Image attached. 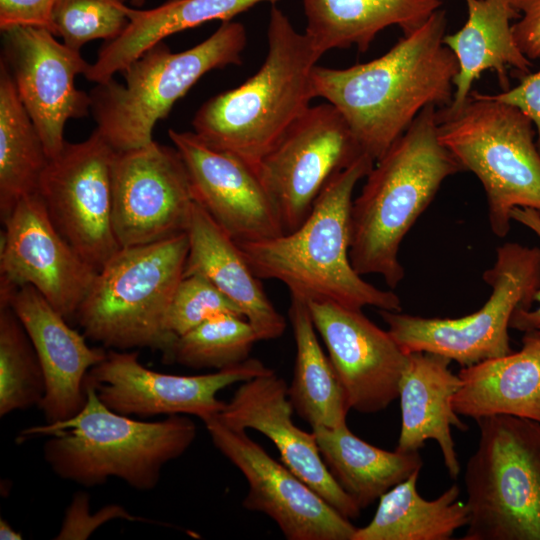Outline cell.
<instances>
[{"mask_svg":"<svg viewBox=\"0 0 540 540\" xmlns=\"http://www.w3.org/2000/svg\"><path fill=\"white\" fill-rule=\"evenodd\" d=\"M447 22L438 9L376 59L343 69L314 67L315 97L337 108L375 162L426 106L452 102L459 66L443 42Z\"/></svg>","mask_w":540,"mask_h":540,"instance_id":"obj_1","label":"cell"},{"mask_svg":"<svg viewBox=\"0 0 540 540\" xmlns=\"http://www.w3.org/2000/svg\"><path fill=\"white\" fill-rule=\"evenodd\" d=\"M375 161L363 154L333 175L318 195L306 220L294 231L238 243L258 278L274 279L290 295L362 310L401 311L398 295L368 283L353 268L350 257V214L357 183Z\"/></svg>","mask_w":540,"mask_h":540,"instance_id":"obj_2","label":"cell"},{"mask_svg":"<svg viewBox=\"0 0 540 540\" xmlns=\"http://www.w3.org/2000/svg\"><path fill=\"white\" fill-rule=\"evenodd\" d=\"M464 171L440 142L437 109L426 106L365 177L350 214L349 257L361 276L377 274L395 288L404 278L405 235L446 178Z\"/></svg>","mask_w":540,"mask_h":540,"instance_id":"obj_3","label":"cell"},{"mask_svg":"<svg viewBox=\"0 0 540 540\" xmlns=\"http://www.w3.org/2000/svg\"><path fill=\"white\" fill-rule=\"evenodd\" d=\"M84 407L73 417L32 426L17 442L47 437L43 457L61 479L84 487L118 478L138 491L156 488L163 467L181 457L197 436L187 415L142 421L109 409L85 387Z\"/></svg>","mask_w":540,"mask_h":540,"instance_id":"obj_4","label":"cell"},{"mask_svg":"<svg viewBox=\"0 0 540 540\" xmlns=\"http://www.w3.org/2000/svg\"><path fill=\"white\" fill-rule=\"evenodd\" d=\"M267 44L259 70L238 87L207 100L192 121L207 145L236 155L254 169L309 109L315 98L312 71L322 56L275 6Z\"/></svg>","mask_w":540,"mask_h":540,"instance_id":"obj_5","label":"cell"},{"mask_svg":"<svg viewBox=\"0 0 540 540\" xmlns=\"http://www.w3.org/2000/svg\"><path fill=\"white\" fill-rule=\"evenodd\" d=\"M188 249L187 232L120 248L98 270L75 314L86 338L109 349L148 347L164 357L176 339L165 320Z\"/></svg>","mask_w":540,"mask_h":540,"instance_id":"obj_6","label":"cell"},{"mask_svg":"<svg viewBox=\"0 0 540 540\" xmlns=\"http://www.w3.org/2000/svg\"><path fill=\"white\" fill-rule=\"evenodd\" d=\"M246 44L245 27L234 21L222 22L206 40L182 52L157 43L120 72L125 83L111 78L91 90L96 129L118 152L151 143L155 124L176 101L207 72L241 64Z\"/></svg>","mask_w":540,"mask_h":540,"instance_id":"obj_7","label":"cell"},{"mask_svg":"<svg viewBox=\"0 0 540 540\" xmlns=\"http://www.w3.org/2000/svg\"><path fill=\"white\" fill-rule=\"evenodd\" d=\"M440 142L480 180L492 232L505 237L514 208L540 213V152L519 109L472 90L455 111L437 110Z\"/></svg>","mask_w":540,"mask_h":540,"instance_id":"obj_8","label":"cell"},{"mask_svg":"<svg viewBox=\"0 0 540 540\" xmlns=\"http://www.w3.org/2000/svg\"><path fill=\"white\" fill-rule=\"evenodd\" d=\"M465 472L463 540H540V422L510 415L476 420Z\"/></svg>","mask_w":540,"mask_h":540,"instance_id":"obj_9","label":"cell"},{"mask_svg":"<svg viewBox=\"0 0 540 540\" xmlns=\"http://www.w3.org/2000/svg\"><path fill=\"white\" fill-rule=\"evenodd\" d=\"M491 287L477 311L460 318H426L380 310L388 332L405 353L428 352L462 367L512 352L509 328L513 315L530 309L540 289V247L507 242L496 250L483 274Z\"/></svg>","mask_w":540,"mask_h":540,"instance_id":"obj_10","label":"cell"},{"mask_svg":"<svg viewBox=\"0 0 540 540\" xmlns=\"http://www.w3.org/2000/svg\"><path fill=\"white\" fill-rule=\"evenodd\" d=\"M363 154L337 108L330 103L310 106L255 169L284 232L297 229L330 178Z\"/></svg>","mask_w":540,"mask_h":540,"instance_id":"obj_11","label":"cell"},{"mask_svg":"<svg viewBox=\"0 0 540 540\" xmlns=\"http://www.w3.org/2000/svg\"><path fill=\"white\" fill-rule=\"evenodd\" d=\"M116 153L97 129L84 141H66L37 189L57 230L97 270L120 249L112 225Z\"/></svg>","mask_w":540,"mask_h":540,"instance_id":"obj_12","label":"cell"},{"mask_svg":"<svg viewBox=\"0 0 540 540\" xmlns=\"http://www.w3.org/2000/svg\"><path fill=\"white\" fill-rule=\"evenodd\" d=\"M195 203L186 166L175 147L155 141L116 153L112 225L120 248L187 232Z\"/></svg>","mask_w":540,"mask_h":540,"instance_id":"obj_13","label":"cell"},{"mask_svg":"<svg viewBox=\"0 0 540 540\" xmlns=\"http://www.w3.org/2000/svg\"><path fill=\"white\" fill-rule=\"evenodd\" d=\"M215 448L245 477V509L272 519L288 540H352L357 530L305 481L273 459L245 430L203 420Z\"/></svg>","mask_w":540,"mask_h":540,"instance_id":"obj_14","label":"cell"},{"mask_svg":"<svg viewBox=\"0 0 540 540\" xmlns=\"http://www.w3.org/2000/svg\"><path fill=\"white\" fill-rule=\"evenodd\" d=\"M137 352L108 350L92 367L84 388L94 390L100 401L116 413L130 417L194 415L202 421L217 416L225 406L217 393L272 369L256 358L213 373L174 375L150 370Z\"/></svg>","mask_w":540,"mask_h":540,"instance_id":"obj_15","label":"cell"},{"mask_svg":"<svg viewBox=\"0 0 540 540\" xmlns=\"http://www.w3.org/2000/svg\"><path fill=\"white\" fill-rule=\"evenodd\" d=\"M46 27L17 25L1 30L2 56L18 96L32 119L49 159L63 148L69 119L91 111L89 94L75 87V77L90 64L60 43Z\"/></svg>","mask_w":540,"mask_h":540,"instance_id":"obj_16","label":"cell"},{"mask_svg":"<svg viewBox=\"0 0 540 540\" xmlns=\"http://www.w3.org/2000/svg\"><path fill=\"white\" fill-rule=\"evenodd\" d=\"M2 223L0 289L30 285L74 318L98 270L60 234L38 193L22 198Z\"/></svg>","mask_w":540,"mask_h":540,"instance_id":"obj_17","label":"cell"},{"mask_svg":"<svg viewBox=\"0 0 540 540\" xmlns=\"http://www.w3.org/2000/svg\"><path fill=\"white\" fill-rule=\"evenodd\" d=\"M306 302L350 408L360 413L386 409L398 398L407 353L362 310L333 302Z\"/></svg>","mask_w":540,"mask_h":540,"instance_id":"obj_18","label":"cell"},{"mask_svg":"<svg viewBox=\"0 0 540 540\" xmlns=\"http://www.w3.org/2000/svg\"><path fill=\"white\" fill-rule=\"evenodd\" d=\"M189 175L194 200L237 243L282 235L278 211L256 170L207 145L195 132L169 129Z\"/></svg>","mask_w":540,"mask_h":540,"instance_id":"obj_19","label":"cell"},{"mask_svg":"<svg viewBox=\"0 0 540 540\" xmlns=\"http://www.w3.org/2000/svg\"><path fill=\"white\" fill-rule=\"evenodd\" d=\"M292 412L288 385L271 370L241 382L216 417L234 429L264 434L278 449L285 466L344 517L357 518L362 509L330 473L313 432L294 424Z\"/></svg>","mask_w":540,"mask_h":540,"instance_id":"obj_20","label":"cell"},{"mask_svg":"<svg viewBox=\"0 0 540 540\" xmlns=\"http://www.w3.org/2000/svg\"><path fill=\"white\" fill-rule=\"evenodd\" d=\"M0 303L8 304L27 331L40 360L46 390L38 408L46 423L76 415L85 405L84 381L107 351L91 347L86 336L70 327L34 287L0 289Z\"/></svg>","mask_w":540,"mask_h":540,"instance_id":"obj_21","label":"cell"},{"mask_svg":"<svg viewBox=\"0 0 540 540\" xmlns=\"http://www.w3.org/2000/svg\"><path fill=\"white\" fill-rule=\"evenodd\" d=\"M189 249L184 276L207 278L230 299L260 340L281 337L287 323L267 296L238 243L196 201L187 229Z\"/></svg>","mask_w":540,"mask_h":540,"instance_id":"obj_22","label":"cell"},{"mask_svg":"<svg viewBox=\"0 0 540 540\" xmlns=\"http://www.w3.org/2000/svg\"><path fill=\"white\" fill-rule=\"evenodd\" d=\"M451 360L434 353L412 352L399 383L401 429L397 451H419L426 441L439 445L449 476L461 471L451 428L468 429L452 407L461 379L449 368Z\"/></svg>","mask_w":540,"mask_h":540,"instance_id":"obj_23","label":"cell"},{"mask_svg":"<svg viewBox=\"0 0 540 540\" xmlns=\"http://www.w3.org/2000/svg\"><path fill=\"white\" fill-rule=\"evenodd\" d=\"M452 399L458 415L475 421L510 415L540 422V336L525 333L522 348L462 367Z\"/></svg>","mask_w":540,"mask_h":540,"instance_id":"obj_24","label":"cell"},{"mask_svg":"<svg viewBox=\"0 0 540 540\" xmlns=\"http://www.w3.org/2000/svg\"><path fill=\"white\" fill-rule=\"evenodd\" d=\"M468 18L464 26L444 36V44L454 53L459 70L454 78L452 102L445 106L458 110L467 100L472 85L486 70L496 72L503 91L509 89L508 68L530 73L531 61L520 51L512 33L511 20L520 13L510 0H465Z\"/></svg>","mask_w":540,"mask_h":540,"instance_id":"obj_25","label":"cell"},{"mask_svg":"<svg viewBox=\"0 0 540 540\" xmlns=\"http://www.w3.org/2000/svg\"><path fill=\"white\" fill-rule=\"evenodd\" d=\"M442 0H303L305 35L322 55L356 46L364 53L376 35L397 25L404 35L422 26Z\"/></svg>","mask_w":540,"mask_h":540,"instance_id":"obj_26","label":"cell"},{"mask_svg":"<svg viewBox=\"0 0 540 540\" xmlns=\"http://www.w3.org/2000/svg\"><path fill=\"white\" fill-rule=\"evenodd\" d=\"M276 1L168 0L149 10L130 8L127 28L116 39L104 43L84 76L96 84L106 82L172 34L213 20L231 21L259 3Z\"/></svg>","mask_w":540,"mask_h":540,"instance_id":"obj_27","label":"cell"},{"mask_svg":"<svg viewBox=\"0 0 540 540\" xmlns=\"http://www.w3.org/2000/svg\"><path fill=\"white\" fill-rule=\"evenodd\" d=\"M312 432L330 473L361 509L423 466L419 451L381 449L354 435L347 424Z\"/></svg>","mask_w":540,"mask_h":540,"instance_id":"obj_28","label":"cell"},{"mask_svg":"<svg viewBox=\"0 0 540 540\" xmlns=\"http://www.w3.org/2000/svg\"><path fill=\"white\" fill-rule=\"evenodd\" d=\"M288 318L296 346L288 398L293 410L312 428L346 424L351 410L345 390L317 338L305 299L290 295Z\"/></svg>","mask_w":540,"mask_h":540,"instance_id":"obj_29","label":"cell"},{"mask_svg":"<svg viewBox=\"0 0 540 540\" xmlns=\"http://www.w3.org/2000/svg\"><path fill=\"white\" fill-rule=\"evenodd\" d=\"M420 471L379 498L372 520L357 528L352 540H449L467 525L469 511L460 500V488L451 485L433 500L417 490Z\"/></svg>","mask_w":540,"mask_h":540,"instance_id":"obj_30","label":"cell"},{"mask_svg":"<svg viewBox=\"0 0 540 540\" xmlns=\"http://www.w3.org/2000/svg\"><path fill=\"white\" fill-rule=\"evenodd\" d=\"M42 139L0 61V215L3 222L24 197L37 193L49 163Z\"/></svg>","mask_w":540,"mask_h":540,"instance_id":"obj_31","label":"cell"},{"mask_svg":"<svg viewBox=\"0 0 540 540\" xmlns=\"http://www.w3.org/2000/svg\"><path fill=\"white\" fill-rule=\"evenodd\" d=\"M46 390L37 352L8 304L0 303V416L39 406Z\"/></svg>","mask_w":540,"mask_h":540,"instance_id":"obj_32","label":"cell"},{"mask_svg":"<svg viewBox=\"0 0 540 540\" xmlns=\"http://www.w3.org/2000/svg\"><path fill=\"white\" fill-rule=\"evenodd\" d=\"M257 341L243 316L222 314L177 337L163 360L193 369L222 370L246 361Z\"/></svg>","mask_w":540,"mask_h":540,"instance_id":"obj_33","label":"cell"},{"mask_svg":"<svg viewBox=\"0 0 540 540\" xmlns=\"http://www.w3.org/2000/svg\"><path fill=\"white\" fill-rule=\"evenodd\" d=\"M126 0H56L49 30L69 48L80 51L89 41L119 37L130 23Z\"/></svg>","mask_w":540,"mask_h":540,"instance_id":"obj_34","label":"cell"},{"mask_svg":"<svg viewBox=\"0 0 540 540\" xmlns=\"http://www.w3.org/2000/svg\"><path fill=\"white\" fill-rule=\"evenodd\" d=\"M222 314L243 316L240 309L207 278L198 274L183 276L168 308L165 328L177 338Z\"/></svg>","mask_w":540,"mask_h":540,"instance_id":"obj_35","label":"cell"},{"mask_svg":"<svg viewBox=\"0 0 540 540\" xmlns=\"http://www.w3.org/2000/svg\"><path fill=\"white\" fill-rule=\"evenodd\" d=\"M150 522L149 520L131 514L118 504H110L98 511L90 512V496L84 491H78L72 497L67 507L56 540H86L103 524L115 520Z\"/></svg>","mask_w":540,"mask_h":540,"instance_id":"obj_36","label":"cell"},{"mask_svg":"<svg viewBox=\"0 0 540 540\" xmlns=\"http://www.w3.org/2000/svg\"><path fill=\"white\" fill-rule=\"evenodd\" d=\"M490 96L516 107L531 120L536 128V144L540 152V69L523 75L514 88Z\"/></svg>","mask_w":540,"mask_h":540,"instance_id":"obj_37","label":"cell"},{"mask_svg":"<svg viewBox=\"0 0 540 540\" xmlns=\"http://www.w3.org/2000/svg\"><path fill=\"white\" fill-rule=\"evenodd\" d=\"M520 13L512 25L514 40L520 51L529 59L540 58V0H510Z\"/></svg>","mask_w":540,"mask_h":540,"instance_id":"obj_38","label":"cell"},{"mask_svg":"<svg viewBox=\"0 0 540 540\" xmlns=\"http://www.w3.org/2000/svg\"><path fill=\"white\" fill-rule=\"evenodd\" d=\"M56 0H0V30L17 26L49 29V18Z\"/></svg>","mask_w":540,"mask_h":540,"instance_id":"obj_39","label":"cell"},{"mask_svg":"<svg viewBox=\"0 0 540 540\" xmlns=\"http://www.w3.org/2000/svg\"><path fill=\"white\" fill-rule=\"evenodd\" d=\"M512 220L524 225L540 237V213L531 208H514L511 212ZM534 302L538 303L535 309H520L511 319L510 328L530 333L540 328V289L535 295Z\"/></svg>","mask_w":540,"mask_h":540,"instance_id":"obj_40","label":"cell"},{"mask_svg":"<svg viewBox=\"0 0 540 540\" xmlns=\"http://www.w3.org/2000/svg\"><path fill=\"white\" fill-rule=\"evenodd\" d=\"M22 534L16 531L5 519H0L1 540H21Z\"/></svg>","mask_w":540,"mask_h":540,"instance_id":"obj_41","label":"cell"},{"mask_svg":"<svg viewBox=\"0 0 540 540\" xmlns=\"http://www.w3.org/2000/svg\"><path fill=\"white\" fill-rule=\"evenodd\" d=\"M130 1L135 6H142L145 3V0H130Z\"/></svg>","mask_w":540,"mask_h":540,"instance_id":"obj_42","label":"cell"},{"mask_svg":"<svg viewBox=\"0 0 540 540\" xmlns=\"http://www.w3.org/2000/svg\"><path fill=\"white\" fill-rule=\"evenodd\" d=\"M534 332L540 336V328L537 331H534Z\"/></svg>","mask_w":540,"mask_h":540,"instance_id":"obj_43","label":"cell"}]
</instances>
